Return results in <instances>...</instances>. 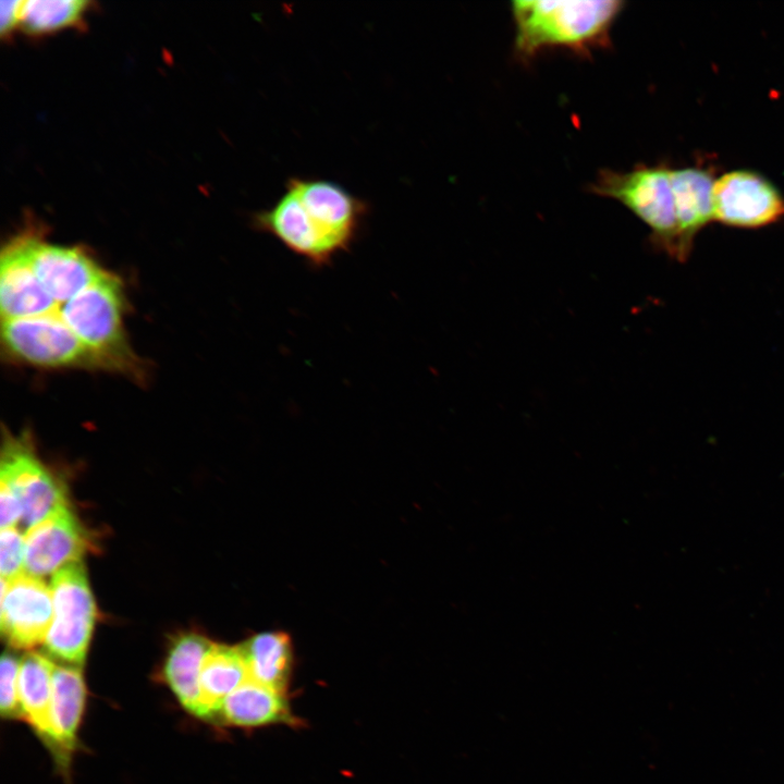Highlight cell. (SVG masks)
<instances>
[{"label":"cell","mask_w":784,"mask_h":784,"mask_svg":"<svg viewBox=\"0 0 784 784\" xmlns=\"http://www.w3.org/2000/svg\"><path fill=\"white\" fill-rule=\"evenodd\" d=\"M21 660L11 652H3L1 658V701L3 718L21 719L22 710L19 698V676Z\"/></svg>","instance_id":"ffe728a7"},{"label":"cell","mask_w":784,"mask_h":784,"mask_svg":"<svg viewBox=\"0 0 784 784\" xmlns=\"http://www.w3.org/2000/svg\"><path fill=\"white\" fill-rule=\"evenodd\" d=\"M624 5L620 0L513 1L514 52L528 61L547 48L586 56L595 48L608 47L612 25Z\"/></svg>","instance_id":"7a4b0ae2"},{"label":"cell","mask_w":784,"mask_h":784,"mask_svg":"<svg viewBox=\"0 0 784 784\" xmlns=\"http://www.w3.org/2000/svg\"><path fill=\"white\" fill-rule=\"evenodd\" d=\"M0 505L1 529L21 524L23 516L22 504L13 490L3 481L0 483Z\"/></svg>","instance_id":"7402d4cb"},{"label":"cell","mask_w":784,"mask_h":784,"mask_svg":"<svg viewBox=\"0 0 784 784\" xmlns=\"http://www.w3.org/2000/svg\"><path fill=\"white\" fill-rule=\"evenodd\" d=\"M368 210L365 200L338 183L293 176L269 209L254 215L253 226L320 269L350 250Z\"/></svg>","instance_id":"6da1fadb"},{"label":"cell","mask_w":784,"mask_h":784,"mask_svg":"<svg viewBox=\"0 0 784 784\" xmlns=\"http://www.w3.org/2000/svg\"><path fill=\"white\" fill-rule=\"evenodd\" d=\"M240 648L248 678L285 693L292 666V647L287 635L280 632L261 633Z\"/></svg>","instance_id":"ac0fdd59"},{"label":"cell","mask_w":784,"mask_h":784,"mask_svg":"<svg viewBox=\"0 0 784 784\" xmlns=\"http://www.w3.org/2000/svg\"><path fill=\"white\" fill-rule=\"evenodd\" d=\"M589 191L623 204L650 229L652 243L677 258L678 232L671 168L638 164L626 172L602 169Z\"/></svg>","instance_id":"277c9868"},{"label":"cell","mask_w":784,"mask_h":784,"mask_svg":"<svg viewBox=\"0 0 784 784\" xmlns=\"http://www.w3.org/2000/svg\"><path fill=\"white\" fill-rule=\"evenodd\" d=\"M23 1L11 0L0 2V32L2 36L11 33L20 25Z\"/></svg>","instance_id":"603a6c76"},{"label":"cell","mask_w":784,"mask_h":784,"mask_svg":"<svg viewBox=\"0 0 784 784\" xmlns=\"http://www.w3.org/2000/svg\"><path fill=\"white\" fill-rule=\"evenodd\" d=\"M5 356L41 369H101L98 359L54 316L1 320Z\"/></svg>","instance_id":"8992f818"},{"label":"cell","mask_w":784,"mask_h":784,"mask_svg":"<svg viewBox=\"0 0 784 784\" xmlns=\"http://www.w3.org/2000/svg\"><path fill=\"white\" fill-rule=\"evenodd\" d=\"M88 4L82 0L23 1L20 26L27 34L40 35L77 25Z\"/></svg>","instance_id":"d6986e66"},{"label":"cell","mask_w":784,"mask_h":784,"mask_svg":"<svg viewBox=\"0 0 784 784\" xmlns=\"http://www.w3.org/2000/svg\"><path fill=\"white\" fill-rule=\"evenodd\" d=\"M53 617L44 645L63 664L81 666L97 618L95 600L82 562L58 569L50 585Z\"/></svg>","instance_id":"5b68a950"},{"label":"cell","mask_w":784,"mask_h":784,"mask_svg":"<svg viewBox=\"0 0 784 784\" xmlns=\"http://www.w3.org/2000/svg\"><path fill=\"white\" fill-rule=\"evenodd\" d=\"M677 220V260L685 261L696 235L713 220L714 179L703 168L671 169Z\"/></svg>","instance_id":"7c38bea8"},{"label":"cell","mask_w":784,"mask_h":784,"mask_svg":"<svg viewBox=\"0 0 784 784\" xmlns=\"http://www.w3.org/2000/svg\"><path fill=\"white\" fill-rule=\"evenodd\" d=\"M0 479L19 498L24 534L59 509L69 505L65 488L38 457L27 432L3 434Z\"/></svg>","instance_id":"52a82bcc"},{"label":"cell","mask_w":784,"mask_h":784,"mask_svg":"<svg viewBox=\"0 0 784 784\" xmlns=\"http://www.w3.org/2000/svg\"><path fill=\"white\" fill-rule=\"evenodd\" d=\"M216 716H219L222 723L237 727L297 724L284 691L250 678L225 698Z\"/></svg>","instance_id":"5bb4252c"},{"label":"cell","mask_w":784,"mask_h":784,"mask_svg":"<svg viewBox=\"0 0 784 784\" xmlns=\"http://www.w3.org/2000/svg\"><path fill=\"white\" fill-rule=\"evenodd\" d=\"M54 664L45 654L28 652L21 660L19 698L23 719L53 750L51 694Z\"/></svg>","instance_id":"e0dca14e"},{"label":"cell","mask_w":784,"mask_h":784,"mask_svg":"<svg viewBox=\"0 0 784 784\" xmlns=\"http://www.w3.org/2000/svg\"><path fill=\"white\" fill-rule=\"evenodd\" d=\"M212 644L198 633H182L174 637L163 662L166 684L177 701L194 715L198 709L201 666Z\"/></svg>","instance_id":"9a60e30c"},{"label":"cell","mask_w":784,"mask_h":784,"mask_svg":"<svg viewBox=\"0 0 784 784\" xmlns=\"http://www.w3.org/2000/svg\"><path fill=\"white\" fill-rule=\"evenodd\" d=\"M53 617L51 589L27 574L12 580L1 578V632L17 649L44 644Z\"/></svg>","instance_id":"8fae6325"},{"label":"cell","mask_w":784,"mask_h":784,"mask_svg":"<svg viewBox=\"0 0 784 784\" xmlns=\"http://www.w3.org/2000/svg\"><path fill=\"white\" fill-rule=\"evenodd\" d=\"M125 294L122 281L107 270L72 298L54 303L50 316L64 323L98 359L102 370L140 380V358L132 350L124 328Z\"/></svg>","instance_id":"3957f363"},{"label":"cell","mask_w":784,"mask_h":784,"mask_svg":"<svg viewBox=\"0 0 784 784\" xmlns=\"http://www.w3.org/2000/svg\"><path fill=\"white\" fill-rule=\"evenodd\" d=\"M24 573L37 578L54 574L63 566L81 562L95 549L89 531L69 505L29 528L25 534Z\"/></svg>","instance_id":"30bf717a"},{"label":"cell","mask_w":784,"mask_h":784,"mask_svg":"<svg viewBox=\"0 0 784 784\" xmlns=\"http://www.w3.org/2000/svg\"><path fill=\"white\" fill-rule=\"evenodd\" d=\"M20 236L36 280L53 303L72 298L107 271L77 246L49 244L35 233L25 232Z\"/></svg>","instance_id":"9c48e42d"},{"label":"cell","mask_w":784,"mask_h":784,"mask_svg":"<svg viewBox=\"0 0 784 784\" xmlns=\"http://www.w3.org/2000/svg\"><path fill=\"white\" fill-rule=\"evenodd\" d=\"M713 220L731 228L760 229L784 217V196L763 175L733 170L714 181Z\"/></svg>","instance_id":"ba28073f"},{"label":"cell","mask_w":784,"mask_h":784,"mask_svg":"<svg viewBox=\"0 0 784 784\" xmlns=\"http://www.w3.org/2000/svg\"><path fill=\"white\" fill-rule=\"evenodd\" d=\"M247 678L248 671L240 646L212 644L201 666L196 715L215 718L225 698Z\"/></svg>","instance_id":"2e32d148"},{"label":"cell","mask_w":784,"mask_h":784,"mask_svg":"<svg viewBox=\"0 0 784 784\" xmlns=\"http://www.w3.org/2000/svg\"><path fill=\"white\" fill-rule=\"evenodd\" d=\"M25 537L16 527L1 529L0 569L1 578L12 580L24 574Z\"/></svg>","instance_id":"44dd1931"},{"label":"cell","mask_w":784,"mask_h":784,"mask_svg":"<svg viewBox=\"0 0 784 784\" xmlns=\"http://www.w3.org/2000/svg\"><path fill=\"white\" fill-rule=\"evenodd\" d=\"M86 685L79 666L54 665L51 694L53 751L64 765L77 746V732L84 713Z\"/></svg>","instance_id":"4fadbf2b"}]
</instances>
